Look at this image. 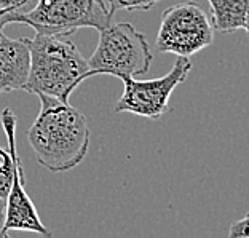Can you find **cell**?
<instances>
[{
  "mask_svg": "<svg viewBox=\"0 0 249 238\" xmlns=\"http://www.w3.org/2000/svg\"><path fill=\"white\" fill-rule=\"evenodd\" d=\"M40 98V110L27 131L38 165L62 173L78 166L89 149L87 117L69 103L48 94Z\"/></svg>",
  "mask_w": 249,
  "mask_h": 238,
  "instance_id": "obj_1",
  "label": "cell"
},
{
  "mask_svg": "<svg viewBox=\"0 0 249 238\" xmlns=\"http://www.w3.org/2000/svg\"><path fill=\"white\" fill-rule=\"evenodd\" d=\"M66 36L37 34L29 40L31 69L24 90L69 103L71 94L88 78V59Z\"/></svg>",
  "mask_w": 249,
  "mask_h": 238,
  "instance_id": "obj_2",
  "label": "cell"
},
{
  "mask_svg": "<svg viewBox=\"0 0 249 238\" xmlns=\"http://www.w3.org/2000/svg\"><path fill=\"white\" fill-rule=\"evenodd\" d=\"M114 18L106 0H37L29 11H7L0 18V29L7 24L31 26L37 34L71 36L82 27L101 31Z\"/></svg>",
  "mask_w": 249,
  "mask_h": 238,
  "instance_id": "obj_3",
  "label": "cell"
},
{
  "mask_svg": "<svg viewBox=\"0 0 249 238\" xmlns=\"http://www.w3.org/2000/svg\"><path fill=\"white\" fill-rule=\"evenodd\" d=\"M154 55L142 32L129 22H110L99 31V42L88 58V77H138L150 69Z\"/></svg>",
  "mask_w": 249,
  "mask_h": 238,
  "instance_id": "obj_4",
  "label": "cell"
},
{
  "mask_svg": "<svg viewBox=\"0 0 249 238\" xmlns=\"http://www.w3.org/2000/svg\"><path fill=\"white\" fill-rule=\"evenodd\" d=\"M214 40V27L194 0L171 5L161 13L155 47L160 53L187 56L201 52Z\"/></svg>",
  "mask_w": 249,
  "mask_h": 238,
  "instance_id": "obj_5",
  "label": "cell"
},
{
  "mask_svg": "<svg viewBox=\"0 0 249 238\" xmlns=\"http://www.w3.org/2000/svg\"><path fill=\"white\" fill-rule=\"evenodd\" d=\"M190 71L192 61L187 56H178V61L174 62L171 71L160 78H152V80H136L134 77L120 78L124 90L114 110L158 120L169 110V98L174 90L185 82Z\"/></svg>",
  "mask_w": 249,
  "mask_h": 238,
  "instance_id": "obj_6",
  "label": "cell"
},
{
  "mask_svg": "<svg viewBox=\"0 0 249 238\" xmlns=\"http://www.w3.org/2000/svg\"><path fill=\"white\" fill-rule=\"evenodd\" d=\"M31 69L29 38L0 37V94L24 90Z\"/></svg>",
  "mask_w": 249,
  "mask_h": 238,
  "instance_id": "obj_7",
  "label": "cell"
},
{
  "mask_svg": "<svg viewBox=\"0 0 249 238\" xmlns=\"http://www.w3.org/2000/svg\"><path fill=\"white\" fill-rule=\"evenodd\" d=\"M211 7V24L214 31L231 34L245 29L249 0H208Z\"/></svg>",
  "mask_w": 249,
  "mask_h": 238,
  "instance_id": "obj_8",
  "label": "cell"
},
{
  "mask_svg": "<svg viewBox=\"0 0 249 238\" xmlns=\"http://www.w3.org/2000/svg\"><path fill=\"white\" fill-rule=\"evenodd\" d=\"M3 131L7 134L8 147L0 146V197L7 198L13 184L15 173V152H16V115L13 110L5 107L0 115Z\"/></svg>",
  "mask_w": 249,
  "mask_h": 238,
  "instance_id": "obj_9",
  "label": "cell"
},
{
  "mask_svg": "<svg viewBox=\"0 0 249 238\" xmlns=\"http://www.w3.org/2000/svg\"><path fill=\"white\" fill-rule=\"evenodd\" d=\"M158 2H161V0H106V3L109 5V8L114 13L117 10H128V11L150 10Z\"/></svg>",
  "mask_w": 249,
  "mask_h": 238,
  "instance_id": "obj_10",
  "label": "cell"
},
{
  "mask_svg": "<svg viewBox=\"0 0 249 238\" xmlns=\"http://www.w3.org/2000/svg\"><path fill=\"white\" fill-rule=\"evenodd\" d=\"M230 238H249V213H246L241 219L235 220L229 229Z\"/></svg>",
  "mask_w": 249,
  "mask_h": 238,
  "instance_id": "obj_11",
  "label": "cell"
},
{
  "mask_svg": "<svg viewBox=\"0 0 249 238\" xmlns=\"http://www.w3.org/2000/svg\"><path fill=\"white\" fill-rule=\"evenodd\" d=\"M29 2H31V0H0V10L16 11V10H21L24 5H27Z\"/></svg>",
  "mask_w": 249,
  "mask_h": 238,
  "instance_id": "obj_12",
  "label": "cell"
},
{
  "mask_svg": "<svg viewBox=\"0 0 249 238\" xmlns=\"http://www.w3.org/2000/svg\"><path fill=\"white\" fill-rule=\"evenodd\" d=\"M5 208H7V201H5V198L0 197V238H2V232H3V222H5Z\"/></svg>",
  "mask_w": 249,
  "mask_h": 238,
  "instance_id": "obj_13",
  "label": "cell"
},
{
  "mask_svg": "<svg viewBox=\"0 0 249 238\" xmlns=\"http://www.w3.org/2000/svg\"><path fill=\"white\" fill-rule=\"evenodd\" d=\"M245 31L249 34V3H248V10H246V21H245Z\"/></svg>",
  "mask_w": 249,
  "mask_h": 238,
  "instance_id": "obj_14",
  "label": "cell"
},
{
  "mask_svg": "<svg viewBox=\"0 0 249 238\" xmlns=\"http://www.w3.org/2000/svg\"><path fill=\"white\" fill-rule=\"evenodd\" d=\"M7 13V11H3V10H0V18H2V16ZM2 34H3V29H0V37H2Z\"/></svg>",
  "mask_w": 249,
  "mask_h": 238,
  "instance_id": "obj_15",
  "label": "cell"
}]
</instances>
